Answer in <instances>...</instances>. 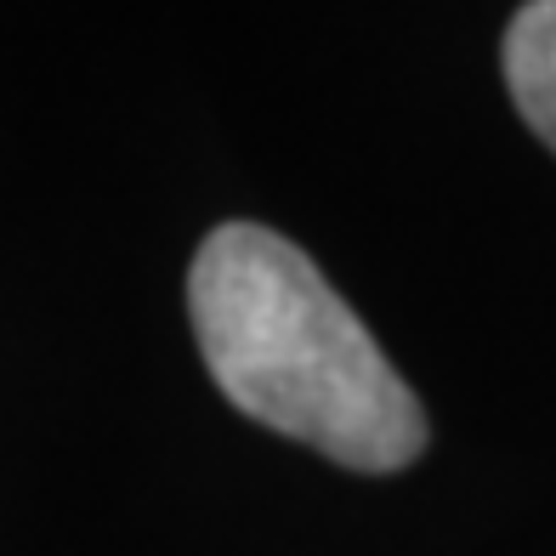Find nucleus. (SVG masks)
<instances>
[{
  "label": "nucleus",
  "mask_w": 556,
  "mask_h": 556,
  "mask_svg": "<svg viewBox=\"0 0 556 556\" xmlns=\"http://www.w3.org/2000/svg\"><path fill=\"white\" fill-rule=\"evenodd\" d=\"M188 313L222 397L267 432L352 471H403L426 409L307 250L262 222H222L188 273Z\"/></svg>",
  "instance_id": "f257e3e1"
},
{
  "label": "nucleus",
  "mask_w": 556,
  "mask_h": 556,
  "mask_svg": "<svg viewBox=\"0 0 556 556\" xmlns=\"http://www.w3.org/2000/svg\"><path fill=\"white\" fill-rule=\"evenodd\" d=\"M500 58H505V86H511L517 114L556 154V0H534V7L511 17Z\"/></svg>",
  "instance_id": "f03ea898"
}]
</instances>
